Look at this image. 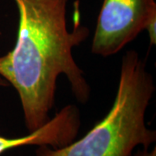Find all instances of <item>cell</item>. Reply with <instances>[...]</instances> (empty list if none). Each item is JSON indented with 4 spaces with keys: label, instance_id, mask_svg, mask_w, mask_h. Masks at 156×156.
<instances>
[{
    "label": "cell",
    "instance_id": "obj_1",
    "mask_svg": "<svg viewBox=\"0 0 156 156\" xmlns=\"http://www.w3.org/2000/svg\"><path fill=\"white\" fill-rule=\"evenodd\" d=\"M18 11L17 41L0 56V77L17 90L24 123L33 132L50 119L59 76L68 79L81 103L90 97V87L78 67L73 48L88 38L89 29L75 16L74 28L67 27L69 0H14Z\"/></svg>",
    "mask_w": 156,
    "mask_h": 156
},
{
    "label": "cell",
    "instance_id": "obj_2",
    "mask_svg": "<svg viewBox=\"0 0 156 156\" xmlns=\"http://www.w3.org/2000/svg\"><path fill=\"white\" fill-rule=\"evenodd\" d=\"M155 91L145 60L135 50L123 56L116 95L100 122L82 139L60 148L38 146L36 156H132L137 147L149 148L156 132L147 128L146 112Z\"/></svg>",
    "mask_w": 156,
    "mask_h": 156
},
{
    "label": "cell",
    "instance_id": "obj_3",
    "mask_svg": "<svg viewBox=\"0 0 156 156\" xmlns=\"http://www.w3.org/2000/svg\"><path fill=\"white\" fill-rule=\"evenodd\" d=\"M154 0H104L97 18L91 52L108 57L115 55L141 31L156 43Z\"/></svg>",
    "mask_w": 156,
    "mask_h": 156
},
{
    "label": "cell",
    "instance_id": "obj_4",
    "mask_svg": "<svg viewBox=\"0 0 156 156\" xmlns=\"http://www.w3.org/2000/svg\"><path fill=\"white\" fill-rule=\"evenodd\" d=\"M0 86H6V82L1 77ZM80 126L79 109L72 104L67 105L43 127L28 135L17 138H6L0 135V155L5 151L22 146H49L52 148H60L75 140Z\"/></svg>",
    "mask_w": 156,
    "mask_h": 156
},
{
    "label": "cell",
    "instance_id": "obj_5",
    "mask_svg": "<svg viewBox=\"0 0 156 156\" xmlns=\"http://www.w3.org/2000/svg\"><path fill=\"white\" fill-rule=\"evenodd\" d=\"M134 156H156V148L154 147L152 150H148V148H141L138 149Z\"/></svg>",
    "mask_w": 156,
    "mask_h": 156
}]
</instances>
